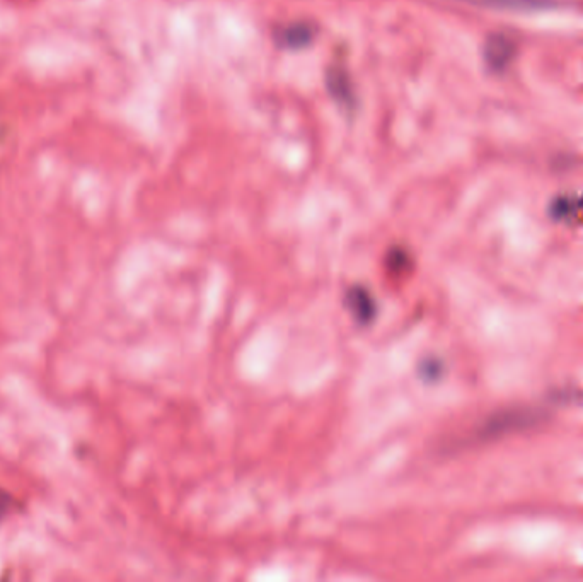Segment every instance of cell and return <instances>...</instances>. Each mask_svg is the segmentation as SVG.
<instances>
[{
	"instance_id": "cell-1",
	"label": "cell",
	"mask_w": 583,
	"mask_h": 582,
	"mask_svg": "<svg viewBox=\"0 0 583 582\" xmlns=\"http://www.w3.org/2000/svg\"><path fill=\"white\" fill-rule=\"evenodd\" d=\"M519 45L514 36L508 33H493L488 36L483 48V59L491 72H505L512 65Z\"/></svg>"
},
{
	"instance_id": "cell-2",
	"label": "cell",
	"mask_w": 583,
	"mask_h": 582,
	"mask_svg": "<svg viewBox=\"0 0 583 582\" xmlns=\"http://www.w3.org/2000/svg\"><path fill=\"white\" fill-rule=\"evenodd\" d=\"M549 216L556 222H566V224L583 219V192L568 193V195L553 198V202L549 204Z\"/></svg>"
},
{
	"instance_id": "cell-3",
	"label": "cell",
	"mask_w": 583,
	"mask_h": 582,
	"mask_svg": "<svg viewBox=\"0 0 583 582\" xmlns=\"http://www.w3.org/2000/svg\"><path fill=\"white\" fill-rule=\"evenodd\" d=\"M312 36H314V31L307 24H294V26H289L287 30L282 31L280 41L285 47H304L312 40Z\"/></svg>"
},
{
	"instance_id": "cell-4",
	"label": "cell",
	"mask_w": 583,
	"mask_h": 582,
	"mask_svg": "<svg viewBox=\"0 0 583 582\" xmlns=\"http://www.w3.org/2000/svg\"><path fill=\"white\" fill-rule=\"evenodd\" d=\"M473 4H480V6L488 7H512V9H543L548 7L551 2L549 0H469Z\"/></svg>"
},
{
	"instance_id": "cell-5",
	"label": "cell",
	"mask_w": 583,
	"mask_h": 582,
	"mask_svg": "<svg viewBox=\"0 0 583 582\" xmlns=\"http://www.w3.org/2000/svg\"><path fill=\"white\" fill-rule=\"evenodd\" d=\"M4 494L2 490H0V495ZM9 504H11V499L6 497V499H0V518L7 513V509H9Z\"/></svg>"
}]
</instances>
